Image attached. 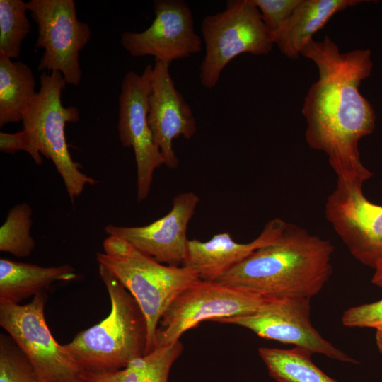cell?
<instances>
[{"mask_svg": "<svg viewBox=\"0 0 382 382\" xmlns=\"http://www.w3.org/2000/svg\"><path fill=\"white\" fill-rule=\"evenodd\" d=\"M98 268L110 296V312L63 345L86 372L123 369L145 355L147 346L146 320L137 302L108 270L99 264Z\"/></svg>", "mask_w": 382, "mask_h": 382, "instance_id": "3", "label": "cell"}, {"mask_svg": "<svg viewBox=\"0 0 382 382\" xmlns=\"http://www.w3.org/2000/svg\"><path fill=\"white\" fill-rule=\"evenodd\" d=\"M152 70L153 66L149 64L141 74L128 71L119 96L118 136L122 146L132 148L134 152L138 202L146 199L154 170L164 164L148 123Z\"/></svg>", "mask_w": 382, "mask_h": 382, "instance_id": "12", "label": "cell"}, {"mask_svg": "<svg viewBox=\"0 0 382 382\" xmlns=\"http://www.w3.org/2000/svg\"><path fill=\"white\" fill-rule=\"evenodd\" d=\"M259 10L270 33L279 30L291 17L301 0H251Z\"/></svg>", "mask_w": 382, "mask_h": 382, "instance_id": "25", "label": "cell"}, {"mask_svg": "<svg viewBox=\"0 0 382 382\" xmlns=\"http://www.w3.org/2000/svg\"><path fill=\"white\" fill-rule=\"evenodd\" d=\"M301 54L315 63L319 74L301 110L307 122L306 143L326 154L337 179L365 182L372 173L361 163L358 144L374 132L376 115L359 87L371 75V51L342 53L325 35L321 41L310 40Z\"/></svg>", "mask_w": 382, "mask_h": 382, "instance_id": "1", "label": "cell"}, {"mask_svg": "<svg viewBox=\"0 0 382 382\" xmlns=\"http://www.w3.org/2000/svg\"><path fill=\"white\" fill-rule=\"evenodd\" d=\"M311 299L268 296L254 312L215 320L245 328L257 336L293 345L342 362L357 364L350 356L323 338L310 320Z\"/></svg>", "mask_w": 382, "mask_h": 382, "instance_id": "10", "label": "cell"}, {"mask_svg": "<svg viewBox=\"0 0 382 382\" xmlns=\"http://www.w3.org/2000/svg\"><path fill=\"white\" fill-rule=\"evenodd\" d=\"M201 32L205 53L199 80L206 89L214 88L221 74L242 54H268L273 47L271 33L251 0H228L224 10L204 17Z\"/></svg>", "mask_w": 382, "mask_h": 382, "instance_id": "6", "label": "cell"}, {"mask_svg": "<svg viewBox=\"0 0 382 382\" xmlns=\"http://www.w3.org/2000/svg\"><path fill=\"white\" fill-rule=\"evenodd\" d=\"M155 17L141 32H123L120 43L134 57L153 56L172 62L199 52L202 38L196 33L192 11L182 0H156Z\"/></svg>", "mask_w": 382, "mask_h": 382, "instance_id": "13", "label": "cell"}, {"mask_svg": "<svg viewBox=\"0 0 382 382\" xmlns=\"http://www.w3.org/2000/svg\"><path fill=\"white\" fill-rule=\"evenodd\" d=\"M363 181L337 179L325 215L351 255L373 267L382 262V205L370 202Z\"/></svg>", "mask_w": 382, "mask_h": 382, "instance_id": "11", "label": "cell"}, {"mask_svg": "<svg viewBox=\"0 0 382 382\" xmlns=\"http://www.w3.org/2000/svg\"><path fill=\"white\" fill-rule=\"evenodd\" d=\"M334 250L329 241L288 223L279 241L256 250L216 281L265 296L311 299L332 274Z\"/></svg>", "mask_w": 382, "mask_h": 382, "instance_id": "2", "label": "cell"}, {"mask_svg": "<svg viewBox=\"0 0 382 382\" xmlns=\"http://www.w3.org/2000/svg\"><path fill=\"white\" fill-rule=\"evenodd\" d=\"M0 150L5 153L22 150L26 151L37 164L42 163L40 151L23 129L16 133L0 132Z\"/></svg>", "mask_w": 382, "mask_h": 382, "instance_id": "27", "label": "cell"}, {"mask_svg": "<svg viewBox=\"0 0 382 382\" xmlns=\"http://www.w3.org/2000/svg\"><path fill=\"white\" fill-rule=\"evenodd\" d=\"M33 211L25 202L18 204L8 211L0 228V250L18 257L30 255L35 248L30 234Z\"/></svg>", "mask_w": 382, "mask_h": 382, "instance_id": "23", "label": "cell"}, {"mask_svg": "<svg viewBox=\"0 0 382 382\" xmlns=\"http://www.w3.org/2000/svg\"><path fill=\"white\" fill-rule=\"evenodd\" d=\"M46 292L24 305L0 302V325L35 370L40 382H86L83 369L52 336L45 318Z\"/></svg>", "mask_w": 382, "mask_h": 382, "instance_id": "7", "label": "cell"}, {"mask_svg": "<svg viewBox=\"0 0 382 382\" xmlns=\"http://www.w3.org/2000/svg\"><path fill=\"white\" fill-rule=\"evenodd\" d=\"M183 345L180 340L157 347L123 369L86 372V382H168L170 369L180 357Z\"/></svg>", "mask_w": 382, "mask_h": 382, "instance_id": "20", "label": "cell"}, {"mask_svg": "<svg viewBox=\"0 0 382 382\" xmlns=\"http://www.w3.org/2000/svg\"><path fill=\"white\" fill-rule=\"evenodd\" d=\"M0 382H40L23 352L4 334L0 335Z\"/></svg>", "mask_w": 382, "mask_h": 382, "instance_id": "24", "label": "cell"}, {"mask_svg": "<svg viewBox=\"0 0 382 382\" xmlns=\"http://www.w3.org/2000/svg\"><path fill=\"white\" fill-rule=\"evenodd\" d=\"M27 6L37 25L35 47L44 49L37 70L60 72L67 84L78 86L82 76L79 52L91 31L78 18L74 1L30 0Z\"/></svg>", "mask_w": 382, "mask_h": 382, "instance_id": "9", "label": "cell"}, {"mask_svg": "<svg viewBox=\"0 0 382 382\" xmlns=\"http://www.w3.org/2000/svg\"><path fill=\"white\" fill-rule=\"evenodd\" d=\"M376 342L379 352L382 354V325L376 328Z\"/></svg>", "mask_w": 382, "mask_h": 382, "instance_id": "29", "label": "cell"}, {"mask_svg": "<svg viewBox=\"0 0 382 382\" xmlns=\"http://www.w3.org/2000/svg\"><path fill=\"white\" fill-rule=\"evenodd\" d=\"M103 248V253L96 254L98 264L131 294L146 318L147 354L156 348L158 325L169 306L181 292L201 279L192 268L162 264L117 236H108Z\"/></svg>", "mask_w": 382, "mask_h": 382, "instance_id": "4", "label": "cell"}, {"mask_svg": "<svg viewBox=\"0 0 382 382\" xmlns=\"http://www.w3.org/2000/svg\"><path fill=\"white\" fill-rule=\"evenodd\" d=\"M170 64L168 62L155 61L153 66L148 123L164 164L173 169L179 164L173 141L180 137L191 139L197 132V126L190 106L175 86Z\"/></svg>", "mask_w": 382, "mask_h": 382, "instance_id": "15", "label": "cell"}, {"mask_svg": "<svg viewBox=\"0 0 382 382\" xmlns=\"http://www.w3.org/2000/svg\"><path fill=\"white\" fill-rule=\"evenodd\" d=\"M27 2L0 0V54L11 59L21 54V45L30 31Z\"/></svg>", "mask_w": 382, "mask_h": 382, "instance_id": "22", "label": "cell"}, {"mask_svg": "<svg viewBox=\"0 0 382 382\" xmlns=\"http://www.w3.org/2000/svg\"><path fill=\"white\" fill-rule=\"evenodd\" d=\"M361 2V0H301L285 24L271 34L273 43L285 56L296 59L313 35L335 13Z\"/></svg>", "mask_w": 382, "mask_h": 382, "instance_id": "17", "label": "cell"}, {"mask_svg": "<svg viewBox=\"0 0 382 382\" xmlns=\"http://www.w3.org/2000/svg\"><path fill=\"white\" fill-rule=\"evenodd\" d=\"M40 80V90L23 117V129L40 153L52 160L74 204L87 184L96 183L94 178L79 170L68 149L65 126L79 121V110L62 103L66 82L60 72L43 71Z\"/></svg>", "mask_w": 382, "mask_h": 382, "instance_id": "5", "label": "cell"}, {"mask_svg": "<svg viewBox=\"0 0 382 382\" xmlns=\"http://www.w3.org/2000/svg\"><path fill=\"white\" fill-rule=\"evenodd\" d=\"M199 202L192 192L180 193L173 198L170 211L159 219L143 226L108 224L105 231L126 240L162 264L181 266L187 251V226Z\"/></svg>", "mask_w": 382, "mask_h": 382, "instance_id": "14", "label": "cell"}, {"mask_svg": "<svg viewBox=\"0 0 382 382\" xmlns=\"http://www.w3.org/2000/svg\"><path fill=\"white\" fill-rule=\"evenodd\" d=\"M75 269L67 264L42 267L0 259V302L18 303L24 299L45 292L53 283L76 279Z\"/></svg>", "mask_w": 382, "mask_h": 382, "instance_id": "18", "label": "cell"}, {"mask_svg": "<svg viewBox=\"0 0 382 382\" xmlns=\"http://www.w3.org/2000/svg\"><path fill=\"white\" fill-rule=\"evenodd\" d=\"M374 270L375 272L372 277L371 282L377 286L382 288V262L377 265Z\"/></svg>", "mask_w": 382, "mask_h": 382, "instance_id": "28", "label": "cell"}, {"mask_svg": "<svg viewBox=\"0 0 382 382\" xmlns=\"http://www.w3.org/2000/svg\"><path fill=\"white\" fill-rule=\"evenodd\" d=\"M36 95L31 69L0 54V127L22 122Z\"/></svg>", "mask_w": 382, "mask_h": 382, "instance_id": "19", "label": "cell"}, {"mask_svg": "<svg viewBox=\"0 0 382 382\" xmlns=\"http://www.w3.org/2000/svg\"><path fill=\"white\" fill-rule=\"evenodd\" d=\"M279 218L270 220L260 235L249 243L235 241L228 232L215 234L202 242L189 240L183 265L194 270L203 281H216L256 250L279 241L287 226Z\"/></svg>", "mask_w": 382, "mask_h": 382, "instance_id": "16", "label": "cell"}, {"mask_svg": "<svg viewBox=\"0 0 382 382\" xmlns=\"http://www.w3.org/2000/svg\"><path fill=\"white\" fill-rule=\"evenodd\" d=\"M258 353L277 382H337L313 363V353L307 349L260 347Z\"/></svg>", "mask_w": 382, "mask_h": 382, "instance_id": "21", "label": "cell"}, {"mask_svg": "<svg viewBox=\"0 0 382 382\" xmlns=\"http://www.w3.org/2000/svg\"><path fill=\"white\" fill-rule=\"evenodd\" d=\"M267 297L217 281L199 280L181 292L163 314L156 347L178 341L183 333L202 321L251 313Z\"/></svg>", "mask_w": 382, "mask_h": 382, "instance_id": "8", "label": "cell"}, {"mask_svg": "<svg viewBox=\"0 0 382 382\" xmlns=\"http://www.w3.org/2000/svg\"><path fill=\"white\" fill-rule=\"evenodd\" d=\"M342 323L349 328H374L382 325V299L346 310Z\"/></svg>", "mask_w": 382, "mask_h": 382, "instance_id": "26", "label": "cell"}]
</instances>
